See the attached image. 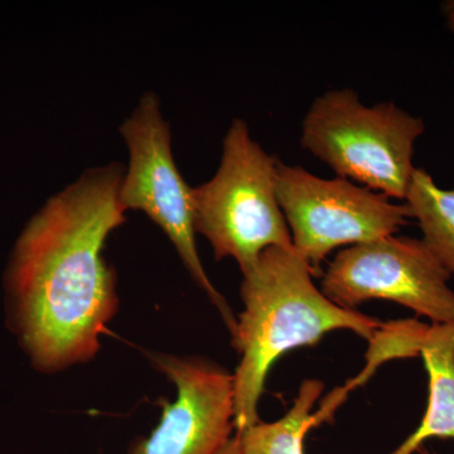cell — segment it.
<instances>
[{"instance_id":"6da1fadb","label":"cell","mask_w":454,"mask_h":454,"mask_svg":"<svg viewBox=\"0 0 454 454\" xmlns=\"http://www.w3.org/2000/svg\"><path fill=\"white\" fill-rule=\"evenodd\" d=\"M124 173L118 163L85 170L47 200L14 245L5 274L12 327L40 372L94 358L118 309L104 247L125 221Z\"/></svg>"},{"instance_id":"7a4b0ae2","label":"cell","mask_w":454,"mask_h":454,"mask_svg":"<svg viewBox=\"0 0 454 454\" xmlns=\"http://www.w3.org/2000/svg\"><path fill=\"white\" fill-rule=\"evenodd\" d=\"M243 277L244 310L231 334L241 357L234 373L236 433L259 422L268 373L284 354L316 345L333 331H351L370 342L385 324L328 300L294 250L269 247Z\"/></svg>"},{"instance_id":"3957f363","label":"cell","mask_w":454,"mask_h":454,"mask_svg":"<svg viewBox=\"0 0 454 454\" xmlns=\"http://www.w3.org/2000/svg\"><path fill=\"white\" fill-rule=\"evenodd\" d=\"M426 130L422 118L393 103L364 106L354 90H331L313 101L301 145L340 178L404 200L415 173V143Z\"/></svg>"},{"instance_id":"277c9868","label":"cell","mask_w":454,"mask_h":454,"mask_svg":"<svg viewBox=\"0 0 454 454\" xmlns=\"http://www.w3.org/2000/svg\"><path fill=\"white\" fill-rule=\"evenodd\" d=\"M278 160L235 119L223 143L214 177L192 188L196 232L211 244L216 260L232 258L241 273L269 247L293 250L277 193Z\"/></svg>"},{"instance_id":"5b68a950","label":"cell","mask_w":454,"mask_h":454,"mask_svg":"<svg viewBox=\"0 0 454 454\" xmlns=\"http://www.w3.org/2000/svg\"><path fill=\"white\" fill-rule=\"evenodd\" d=\"M119 130L129 152V166L119 192L122 207L145 212L166 232L191 277L219 309L230 333H234L238 318L211 283L197 252L192 187L176 166L172 134L157 95H143Z\"/></svg>"},{"instance_id":"8992f818","label":"cell","mask_w":454,"mask_h":454,"mask_svg":"<svg viewBox=\"0 0 454 454\" xmlns=\"http://www.w3.org/2000/svg\"><path fill=\"white\" fill-rule=\"evenodd\" d=\"M278 201L288 223L293 250L313 277L340 247L394 235L411 219L408 206L345 178L325 179L300 166L278 164Z\"/></svg>"},{"instance_id":"52a82bcc","label":"cell","mask_w":454,"mask_h":454,"mask_svg":"<svg viewBox=\"0 0 454 454\" xmlns=\"http://www.w3.org/2000/svg\"><path fill=\"white\" fill-rule=\"evenodd\" d=\"M450 277L423 240L390 235L340 250L322 274L321 291L342 309L390 301L433 325H454Z\"/></svg>"},{"instance_id":"ba28073f","label":"cell","mask_w":454,"mask_h":454,"mask_svg":"<svg viewBox=\"0 0 454 454\" xmlns=\"http://www.w3.org/2000/svg\"><path fill=\"white\" fill-rule=\"evenodd\" d=\"M177 387L175 402L130 454H217L235 430L234 373L199 358L149 354Z\"/></svg>"},{"instance_id":"9c48e42d","label":"cell","mask_w":454,"mask_h":454,"mask_svg":"<svg viewBox=\"0 0 454 454\" xmlns=\"http://www.w3.org/2000/svg\"><path fill=\"white\" fill-rule=\"evenodd\" d=\"M419 356L428 373V406L413 434L389 454H413L430 438L454 439V325H429Z\"/></svg>"},{"instance_id":"30bf717a","label":"cell","mask_w":454,"mask_h":454,"mask_svg":"<svg viewBox=\"0 0 454 454\" xmlns=\"http://www.w3.org/2000/svg\"><path fill=\"white\" fill-rule=\"evenodd\" d=\"M325 384L316 379L301 382L298 395L286 415L276 422L259 420L236 433L243 454H304V439L322 419L312 413L324 393Z\"/></svg>"},{"instance_id":"8fae6325","label":"cell","mask_w":454,"mask_h":454,"mask_svg":"<svg viewBox=\"0 0 454 454\" xmlns=\"http://www.w3.org/2000/svg\"><path fill=\"white\" fill-rule=\"evenodd\" d=\"M405 205L419 223L422 240L435 258L454 274V188L444 190L427 170L415 169Z\"/></svg>"},{"instance_id":"7c38bea8","label":"cell","mask_w":454,"mask_h":454,"mask_svg":"<svg viewBox=\"0 0 454 454\" xmlns=\"http://www.w3.org/2000/svg\"><path fill=\"white\" fill-rule=\"evenodd\" d=\"M217 454H243L239 439L234 435Z\"/></svg>"},{"instance_id":"4fadbf2b","label":"cell","mask_w":454,"mask_h":454,"mask_svg":"<svg viewBox=\"0 0 454 454\" xmlns=\"http://www.w3.org/2000/svg\"><path fill=\"white\" fill-rule=\"evenodd\" d=\"M418 452H419L420 454H437V453L430 452V450H427V448H423V447H420L419 450H418Z\"/></svg>"}]
</instances>
